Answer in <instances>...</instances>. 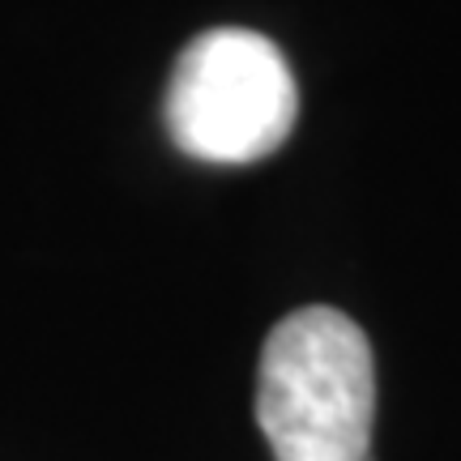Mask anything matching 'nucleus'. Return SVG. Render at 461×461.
I'll return each mask as SVG.
<instances>
[{
	"instance_id": "nucleus-2",
	"label": "nucleus",
	"mask_w": 461,
	"mask_h": 461,
	"mask_svg": "<svg viewBox=\"0 0 461 461\" xmlns=\"http://www.w3.org/2000/svg\"><path fill=\"white\" fill-rule=\"evenodd\" d=\"M299 90L265 34L218 26L176 56L167 82V132L197 163H257L291 137Z\"/></svg>"
},
{
	"instance_id": "nucleus-1",
	"label": "nucleus",
	"mask_w": 461,
	"mask_h": 461,
	"mask_svg": "<svg viewBox=\"0 0 461 461\" xmlns=\"http://www.w3.org/2000/svg\"><path fill=\"white\" fill-rule=\"evenodd\" d=\"M372 419L367 333L325 303L282 316L257 367V423L274 461H367Z\"/></svg>"
}]
</instances>
